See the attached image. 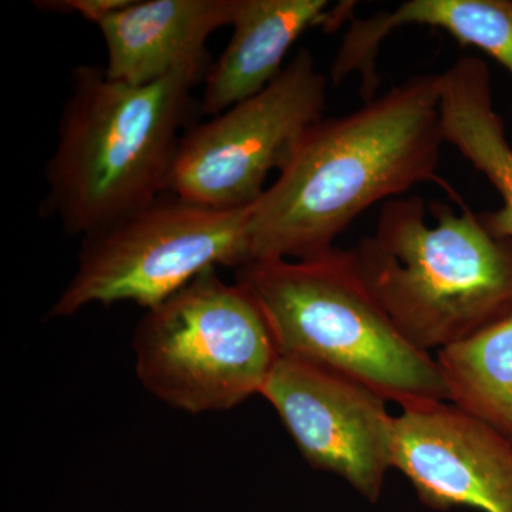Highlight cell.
Returning <instances> with one entry per match:
<instances>
[{
  "instance_id": "1",
  "label": "cell",
  "mask_w": 512,
  "mask_h": 512,
  "mask_svg": "<svg viewBox=\"0 0 512 512\" xmlns=\"http://www.w3.org/2000/svg\"><path fill=\"white\" fill-rule=\"evenodd\" d=\"M444 134L440 74H419L305 134L249 215L251 261L305 259L377 202L436 180Z\"/></svg>"
},
{
  "instance_id": "2",
  "label": "cell",
  "mask_w": 512,
  "mask_h": 512,
  "mask_svg": "<svg viewBox=\"0 0 512 512\" xmlns=\"http://www.w3.org/2000/svg\"><path fill=\"white\" fill-rule=\"evenodd\" d=\"M204 79L180 72L134 86L104 67L74 70L46 165L47 208L69 234L89 237L168 194L192 90Z\"/></svg>"
},
{
  "instance_id": "3",
  "label": "cell",
  "mask_w": 512,
  "mask_h": 512,
  "mask_svg": "<svg viewBox=\"0 0 512 512\" xmlns=\"http://www.w3.org/2000/svg\"><path fill=\"white\" fill-rule=\"evenodd\" d=\"M421 197L384 202L373 234L349 249L362 284L423 352L454 345L512 312V239L470 208Z\"/></svg>"
},
{
  "instance_id": "4",
  "label": "cell",
  "mask_w": 512,
  "mask_h": 512,
  "mask_svg": "<svg viewBox=\"0 0 512 512\" xmlns=\"http://www.w3.org/2000/svg\"><path fill=\"white\" fill-rule=\"evenodd\" d=\"M235 282L254 299L279 355L353 377L402 409L448 402L436 357L397 330L348 251L248 262Z\"/></svg>"
},
{
  "instance_id": "5",
  "label": "cell",
  "mask_w": 512,
  "mask_h": 512,
  "mask_svg": "<svg viewBox=\"0 0 512 512\" xmlns=\"http://www.w3.org/2000/svg\"><path fill=\"white\" fill-rule=\"evenodd\" d=\"M133 349L144 389L190 414L225 412L261 396L281 356L254 299L217 269L148 309Z\"/></svg>"
},
{
  "instance_id": "6",
  "label": "cell",
  "mask_w": 512,
  "mask_h": 512,
  "mask_svg": "<svg viewBox=\"0 0 512 512\" xmlns=\"http://www.w3.org/2000/svg\"><path fill=\"white\" fill-rule=\"evenodd\" d=\"M251 207L215 210L164 194L84 238L77 269L49 318L77 315L90 305H160L218 266L251 261Z\"/></svg>"
},
{
  "instance_id": "7",
  "label": "cell",
  "mask_w": 512,
  "mask_h": 512,
  "mask_svg": "<svg viewBox=\"0 0 512 512\" xmlns=\"http://www.w3.org/2000/svg\"><path fill=\"white\" fill-rule=\"evenodd\" d=\"M326 99V77L299 50L261 93L185 130L168 194L215 210L252 207L323 119Z\"/></svg>"
},
{
  "instance_id": "8",
  "label": "cell",
  "mask_w": 512,
  "mask_h": 512,
  "mask_svg": "<svg viewBox=\"0 0 512 512\" xmlns=\"http://www.w3.org/2000/svg\"><path fill=\"white\" fill-rule=\"evenodd\" d=\"M261 396L274 407L313 468L335 474L370 503L392 470L394 419L389 400L336 370L279 356Z\"/></svg>"
},
{
  "instance_id": "9",
  "label": "cell",
  "mask_w": 512,
  "mask_h": 512,
  "mask_svg": "<svg viewBox=\"0 0 512 512\" xmlns=\"http://www.w3.org/2000/svg\"><path fill=\"white\" fill-rule=\"evenodd\" d=\"M392 466L433 510L512 512V441L450 402L402 409Z\"/></svg>"
},
{
  "instance_id": "10",
  "label": "cell",
  "mask_w": 512,
  "mask_h": 512,
  "mask_svg": "<svg viewBox=\"0 0 512 512\" xmlns=\"http://www.w3.org/2000/svg\"><path fill=\"white\" fill-rule=\"evenodd\" d=\"M237 0H131L100 23L107 50L104 72L134 86L171 74L207 76V42L231 25Z\"/></svg>"
},
{
  "instance_id": "11",
  "label": "cell",
  "mask_w": 512,
  "mask_h": 512,
  "mask_svg": "<svg viewBox=\"0 0 512 512\" xmlns=\"http://www.w3.org/2000/svg\"><path fill=\"white\" fill-rule=\"evenodd\" d=\"M352 12L353 3L328 0H237L231 39L204 79L202 113L217 116L261 93L306 30L339 28Z\"/></svg>"
},
{
  "instance_id": "12",
  "label": "cell",
  "mask_w": 512,
  "mask_h": 512,
  "mask_svg": "<svg viewBox=\"0 0 512 512\" xmlns=\"http://www.w3.org/2000/svg\"><path fill=\"white\" fill-rule=\"evenodd\" d=\"M412 25L443 30L460 45L477 47L512 77V0H407L390 12L350 19L330 70L333 84L359 73L363 99H373L380 82L376 57L383 40Z\"/></svg>"
},
{
  "instance_id": "13",
  "label": "cell",
  "mask_w": 512,
  "mask_h": 512,
  "mask_svg": "<svg viewBox=\"0 0 512 512\" xmlns=\"http://www.w3.org/2000/svg\"><path fill=\"white\" fill-rule=\"evenodd\" d=\"M440 114L446 143L485 175L503 200L500 210L481 212L485 227L512 239V146L494 107L487 63L463 57L440 74Z\"/></svg>"
},
{
  "instance_id": "14",
  "label": "cell",
  "mask_w": 512,
  "mask_h": 512,
  "mask_svg": "<svg viewBox=\"0 0 512 512\" xmlns=\"http://www.w3.org/2000/svg\"><path fill=\"white\" fill-rule=\"evenodd\" d=\"M448 402L512 441V312L436 355Z\"/></svg>"
},
{
  "instance_id": "15",
  "label": "cell",
  "mask_w": 512,
  "mask_h": 512,
  "mask_svg": "<svg viewBox=\"0 0 512 512\" xmlns=\"http://www.w3.org/2000/svg\"><path fill=\"white\" fill-rule=\"evenodd\" d=\"M131 0H47L37 2V8L50 12L77 13L83 19L100 26L104 20L114 13L126 8Z\"/></svg>"
}]
</instances>
